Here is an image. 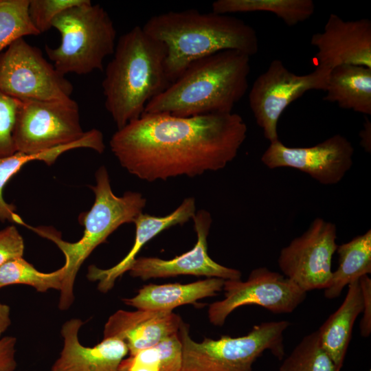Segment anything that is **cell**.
Wrapping results in <instances>:
<instances>
[{"label":"cell","mask_w":371,"mask_h":371,"mask_svg":"<svg viewBox=\"0 0 371 371\" xmlns=\"http://www.w3.org/2000/svg\"><path fill=\"white\" fill-rule=\"evenodd\" d=\"M247 126L237 113L177 117L146 114L117 129L110 148L120 164L153 182L223 169L237 156Z\"/></svg>","instance_id":"6da1fadb"},{"label":"cell","mask_w":371,"mask_h":371,"mask_svg":"<svg viewBox=\"0 0 371 371\" xmlns=\"http://www.w3.org/2000/svg\"><path fill=\"white\" fill-rule=\"evenodd\" d=\"M166 48V74L170 84L193 62L225 50L249 56L258 52L255 30L241 19L196 10L170 11L151 16L142 26Z\"/></svg>","instance_id":"7a4b0ae2"},{"label":"cell","mask_w":371,"mask_h":371,"mask_svg":"<svg viewBox=\"0 0 371 371\" xmlns=\"http://www.w3.org/2000/svg\"><path fill=\"white\" fill-rule=\"evenodd\" d=\"M250 56L225 50L191 63L163 92L150 100L143 113L177 117L232 113L245 95Z\"/></svg>","instance_id":"3957f363"},{"label":"cell","mask_w":371,"mask_h":371,"mask_svg":"<svg viewBox=\"0 0 371 371\" xmlns=\"http://www.w3.org/2000/svg\"><path fill=\"white\" fill-rule=\"evenodd\" d=\"M166 52L139 25L118 38L102 83L105 108L117 129L140 117L147 103L170 85Z\"/></svg>","instance_id":"277c9868"},{"label":"cell","mask_w":371,"mask_h":371,"mask_svg":"<svg viewBox=\"0 0 371 371\" xmlns=\"http://www.w3.org/2000/svg\"><path fill=\"white\" fill-rule=\"evenodd\" d=\"M90 188L94 192L95 201L89 211L79 216V223L84 226V232L78 241L70 243L63 240L52 227H34L23 221L21 223L54 243L65 256V271L58 302V308L62 311L69 308L74 301V283L84 261L120 226L133 223L146 205V199L137 192L127 191L121 196H116L112 191L104 166L98 169L95 184Z\"/></svg>","instance_id":"5b68a950"},{"label":"cell","mask_w":371,"mask_h":371,"mask_svg":"<svg viewBox=\"0 0 371 371\" xmlns=\"http://www.w3.org/2000/svg\"><path fill=\"white\" fill-rule=\"evenodd\" d=\"M52 27L60 34L56 47L45 46L48 58L62 75H86L102 70L106 57L113 54L117 32L108 12L91 1L59 14Z\"/></svg>","instance_id":"8992f818"},{"label":"cell","mask_w":371,"mask_h":371,"mask_svg":"<svg viewBox=\"0 0 371 371\" xmlns=\"http://www.w3.org/2000/svg\"><path fill=\"white\" fill-rule=\"evenodd\" d=\"M288 321L262 322L245 335L196 342L190 335L189 325L181 322L178 335L182 346L181 371H253V364L266 351L282 360L284 356V333Z\"/></svg>","instance_id":"52a82bcc"},{"label":"cell","mask_w":371,"mask_h":371,"mask_svg":"<svg viewBox=\"0 0 371 371\" xmlns=\"http://www.w3.org/2000/svg\"><path fill=\"white\" fill-rule=\"evenodd\" d=\"M74 87L36 47L21 38L0 54V91L21 101L65 100Z\"/></svg>","instance_id":"ba28073f"},{"label":"cell","mask_w":371,"mask_h":371,"mask_svg":"<svg viewBox=\"0 0 371 371\" xmlns=\"http://www.w3.org/2000/svg\"><path fill=\"white\" fill-rule=\"evenodd\" d=\"M85 133L73 99L25 100L21 101L13 139L16 152L36 154L77 142Z\"/></svg>","instance_id":"9c48e42d"},{"label":"cell","mask_w":371,"mask_h":371,"mask_svg":"<svg viewBox=\"0 0 371 371\" xmlns=\"http://www.w3.org/2000/svg\"><path fill=\"white\" fill-rule=\"evenodd\" d=\"M330 71L316 67L311 73L297 75L278 59L255 80L249 93V103L264 137L269 142L279 139L278 120L286 107L311 90L325 91Z\"/></svg>","instance_id":"30bf717a"},{"label":"cell","mask_w":371,"mask_h":371,"mask_svg":"<svg viewBox=\"0 0 371 371\" xmlns=\"http://www.w3.org/2000/svg\"><path fill=\"white\" fill-rule=\"evenodd\" d=\"M223 300L212 303L207 316L210 323L223 326L236 308L258 305L274 314L293 312L306 299V292L283 274L262 267L253 269L245 281L225 280Z\"/></svg>","instance_id":"8fae6325"},{"label":"cell","mask_w":371,"mask_h":371,"mask_svg":"<svg viewBox=\"0 0 371 371\" xmlns=\"http://www.w3.org/2000/svg\"><path fill=\"white\" fill-rule=\"evenodd\" d=\"M336 240V225L322 218H315L302 234L281 249L278 264L282 274L306 293L324 290L332 277Z\"/></svg>","instance_id":"7c38bea8"},{"label":"cell","mask_w":371,"mask_h":371,"mask_svg":"<svg viewBox=\"0 0 371 371\" xmlns=\"http://www.w3.org/2000/svg\"><path fill=\"white\" fill-rule=\"evenodd\" d=\"M354 152L351 142L340 134L310 147H289L278 139L269 144L261 161L270 169L294 168L322 185L333 186L352 168Z\"/></svg>","instance_id":"4fadbf2b"},{"label":"cell","mask_w":371,"mask_h":371,"mask_svg":"<svg viewBox=\"0 0 371 371\" xmlns=\"http://www.w3.org/2000/svg\"><path fill=\"white\" fill-rule=\"evenodd\" d=\"M192 219L197 240L192 249L169 260L157 257L137 258L128 271L130 275L142 280L180 275L225 280L241 279L242 273L239 270L215 262L208 254L207 236L212 222L210 212L200 210L196 212Z\"/></svg>","instance_id":"5bb4252c"},{"label":"cell","mask_w":371,"mask_h":371,"mask_svg":"<svg viewBox=\"0 0 371 371\" xmlns=\"http://www.w3.org/2000/svg\"><path fill=\"white\" fill-rule=\"evenodd\" d=\"M317 67L331 71L341 65L371 68V21H344L330 14L323 32L313 34Z\"/></svg>","instance_id":"9a60e30c"},{"label":"cell","mask_w":371,"mask_h":371,"mask_svg":"<svg viewBox=\"0 0 371 371\" xmlns=\"http://www.w3.org/2000/svg\"><path fill=\"white\" fill-rule=\"evenodd\" d=\"M83 324L81 319L72 318L63 324V348L50 371H120V363L128 353L126 343L111 337L93 346H84L78 339Z\"/></svg>","instance_id":"2e32d148"},{"label":"cell","mask_w":371,"mask_h":371,"mask_svg":"<svg viewBox=\"0 0 371 371\" xmlns=\"http://www.w3.org/2000/svg\"><path fill=\"white\" fill-rule=\"evenodd\" d=\"M182 321L173 311L119 310L106 322L103 338L121 339L131 355L177 333Z\"/></svg>","instance_id":"e0dca14e"},{"label":"cell","mask_w":371,"mask_h":371,"mask_svg":"<svg viewBox=\"0 0 371 371\" xmlns=\"http://www.w3.org/2000/svg\"><path fill=\"white\" fill-rule=\"evenodd\" d=\"M195 213V199L188 197L176 210L166 216H155L139 214L133 221L135 225V240L128 253L118 263L108 269L90 265L87 276L88 280L92 282L98 281V289L100 292H109L114 286L117 278L129 271L137 255L148 242L165 229L187 223L193 218Z\"/></svg>","instance_id":"ac0fdd59"},{"label":"cell","mask_w":371,"mask_h":371,"mask_svg":"<svg viewBox=\"0 0 371 371\" xmlns=\"http://www.w3.org/2000/svg\"><path fill=\"white\" fill-rule=\"evenodd\" d=\"M224 282L221 278H207L188 284H149L142 287L135 296L125 298L123 302L140 310L172 311L180 306L216 295L223 290Z\"/></svg>","instance_id":"d6986e66"},{"label":"cell","mask_w":371,"mask_h":371,"mask_svg":"<svg viewBox=\"0 0 371 371\" xmlns=\"http://www.w3.org/2000/svg\"><path fill=\"white\" fill-rule=\"evenodd\" d=\"M363 310L359 280L348 285L346 295L339 307L317 330L321 346L340 371L351 340L355 322Z\"/></svg>","instance_id":"ffe728a7"},{"label":"cell","mask_w":371,"mask_h":371,"mask_svg":"<svg viewBox=\"0 0 371 371\" xmlns=\"http://www.w3.org/2000/svg\"><path fill=\"white\" fill-rule=\"evenodd\" d=\"M325 101L344 109L371 115V68L341 65L330 72Z\"/></svg>","instance_id":"44dd1931"},{"label":"cell","mask_w":371,"mask_h":371,"mask_svg":"<svg viewBox=\"0 0 371 371\" xmlns=\"http://www.w3.org/2000/svg\"><path fill=\"white\" fill-rule=\"evenodd\" d=\"M336 251L338 267L324 292L328 299L338 297L346 286L371 273V230L338 245Z\"/></svg>","instance_id":"7402d4cb"},{"label":"cell","mask_w":371,"mask_h":371,"mask_svg":"<svg viewBox=\"0 0 371 371\" xmlns=\"http://www.w3.org/2000/svg\"><path fill=\"white\" fill-rule=\"evenodd\" d=\"M212 12L223 14L271 12L291 27L308 19L315 6L312 0H217L212 3Z\"/></svg>","instance_id":"603a6c76"},{"label":"cell","mask_w":371,"mask_h":371,"mask_svg":"<svg viewBox=\"0 0 371 371\" xmlns=\"http://www.w3.org/2000/svg\"><path fill=\"white\" fill-rule=\"evenodd\" d=\"M178 333V332H177ZM182 346L178 333L125 357L120 371H181Z\"/></svg>","instance_id":"cb8c5ba5"},{"label":"cell","mask_w":371,"mask_h":371,"mask_svg":"<svg viewBox=\"0 0 371 371\" xmlns=\"http://www.w3.org/2000/svg\"><path fill=\"white\" fill-rule=\"evenodd\" d=\"M64 271L63 266L50 273L41 272L23 257L17 258L0 266V289L12 284H25L38 292L60 291Z\"/></svg>","instance_id":"d4e9b609"},{"label":"cell","mask_w":371,"mask_h":371,"mask_svg":"<svg viewBox=\"0 0 371 371\" xmlns=\"http://www.w3.org/2000/svg\"><path fill=\"white\" fill-rule=\"evenodd\" d=\"M63 151L60 147L54 148L40 153L27 154L16 152L14 154L0 158V221H8L19 224L22 219L15 213L16 207L5 202L3 191L6 183L21 168L31 161H42L47 165L53 164Z\"/></svg>","instance_id":"484cf974"},{"label":"cell","mask_w":371,"mask_h":371,"mask_svg":"<svg viewBox=\"0 0 371 371\" xmlns=\"http://www.w3.org/2000/svg\"><path fill=\"white\" fill-rule=\"evenodd\" d=\"M278 371H336L320 345L317 330L305 335L284 359Z\"/></svg>","instance_id":"4316f807"},{"label":"cell","mask_w":371,"mask_h":371,"mask_svg":"<svg viewBox=\"0 0 371 371\" xmlns=\"http://www.w3.org/2000/svg\"><path fill=\"white\" fill-rule=\"evenodd\" d=\"M30 0H0V54L19 38L38 36L29 14Z\"/></svg>","instance_id":"83f0119b"},{"label":"cell","mask_w":371,"mask_h":371,"mask_svg":"<svg viewBox=\"0 0 371 371\" xmlns=\"http://www.w3.org/2000/svg\"><path fill=\"white\" fill-rule=\"evenodd\" d=\"M21 101L0 91V158L14 154L13 133Z\"/></svg>","instance_id":"f1b7e54d"},{"label":"cell","mask_w":371,"mask_h":371,"mask_svg":"<svg viewBox=\"0 0 371 371\" xmlns=\"http://www.w3.org/2000/svg\"><path fill=\"white\" fill-rule=\"evenodd\" d=\"M85 0H30L28 14L30 21L40 33L52 27L54 19L64 10L80 4Z\"/></svg>","instance_id":"f546056e"},{"label":"cell","mask_w":371,"mask_h":371,"mask_svg":"<svg viewBox=\"0 0 371 371\" xmlns=\"http://www.w3.org/2000/svg\"><path fill=\"white\" fill-rule=\"evenodd\" d=\"M23 238L14 225L0 230V266L6 262L23 257Z\"/></svg>","instance_id":"4dcf8cb0"},{"label":"cell","mask_w":371,"mask_h":371,"mask_svg":"<svg viewBox=\"0 0 371 371\" xmlns=\"http://www.w3.org/2000/svg\"><path fill=\"white\" fill-rule=\"evenodd\" d=\"M359 284L363 297L360 333L362 337H368L371 333V279L368 275L363 276L359 279Z\"/></svg>","instance_id":"1f68e13d"},{"label":"cell","mask_w":371,"mask_h":371,"mask_svg":"<svg viewBox=\"0 0 371 371\" xmlns=\"http://www.w3.org/2000/svg\"><path fill=\"white\" fill-rule=\"evenodd\" d=\"M16 339L12 336H5L0 339V371L16 370Z\"/></svg>","instance_id":"d6a6232c"},{"label":"cell","mask_w":371,"mask_h":371,"mask_svg":"<svg viewBox=\"0 0 371 371\" xmlns=\"http://www.w3.org/2000/svg\"><path fill=\"white\" fill-rule=\"evenodd\" d=\"M359 137L361 138L360 144L362 148L367 152L371 151V122L370 120L366 117L363 124V128L359 133Z\"/></svg>","instance_id":"836d02e7"},{"label":"cell","mask_w":371,"mask_h":371,"mask_svg":"<svg viewBox=\"0 0 371 371\" xmlns=\"http://www.w3.org/2000/svg\"><path fill=\"white\" fill-rule=\"evenodd\" d=\"M11 324L10 308L8 305L0 303V337Z\"/></svg>","instance_id":"e575fe53"}]
</instances>
